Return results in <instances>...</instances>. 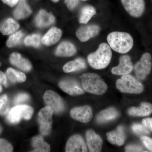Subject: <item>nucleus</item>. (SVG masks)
<instances>
[{
	"instance_id": "nucleus-8",
	"label": "nucleus",
	"mask_w": 152,
	"mask_h": 152,
	"mask_svg": "<svg viewBox=\"0 0 152 152\" xmlns=\"http://www.w3.org/2000/svg\"><path fill=\"white\" fill-rule=\"evenodd\" d=\"M43 99L47 105L51 107L56 113H60L64 110V101L53 91H47L44 95Z\"/></svg>"
},
{
	"instance_id": "nucleus-29",
	"label": "nucleus",
	"mask_w": 152,
	"mask_h": 152,
	"mask_svg": "<svg viewBox=\"0 0 152 152\" xmlns=\"http://www.w3.org/2000/svg\"><path fill=\"white\" fill-rule=\"evenodd\" d=\"M23 35L22 31H19L12 34L6 43L7 46L8 48L15 46L20 43Z\"/></svg>"
},
{
	"instance_id": "nucleus-6",
	"label": "nucleus",
	"mask_w": 152,
	"mask_h": 152,
	"mask_svg": "<svg viewBox=\"0 0 152 152\" xmlns=\"http://www.w3.org/2000/svg\"><path fill=\"white\" fill-rule=\"evenodd\" d=\"M54 111L47 106L42 109L38 114V121L40 132L44 136L49 135L51 131Z\"/></svg>"
},
{
	"instance_id": "nucleus-36",
	"label": "nucleus",
	"mask_w": 152,
	"mask_h": 152,
	"mask_svg": "<svg viewBox=\"0 0 152 152\" xmlns=\"http://www.w3.org/2000/svg\"><path fill=\"white\" fill-rule=\"evenodd\" d=\"M79 3V0H65V3L68 9L72 10L77 7Z\"/></svg>"
},
{
	"instance_id": "nucleus-3",
	"label": "nucleus",
	"mask_w": 152,
	"mask_h": 152,
	"mask_svg": "<svg viewBox=\"0 0 152 152\" xmlns=\"http://www.w3.org/2000/svg\"><path fill=\"white\" fill-rule=\"evenodd\" d=\"M80 77L83 88L87 92L95 95H102L107 90V86L97 74L87 73L83 74Z\"/></svg>"
},
{
	"instance_id": "nucleus-23",
	"label": "nucleus",
	"mask_w": 152,
	"mask_h": 152,
	"mask_svg": "<svg viewBox=\"0 0 152 152\" xmlns=\"http://www.w3.org/2000/svg\"><path fill=\"white\" fill-rule=\"evenodd\" d=\"M20 25L14 19H6L0 23V31L4 35L12 34L18 29Z\"/></svg>"
},
{
	"instance_id": "nucleus-21",
	"label": "nucleus",
	"mask_w": 152,
	"mask_h": 152,
	"mask_svg": "<svg viewBox=\"0 0 152 152\" xmlns=\"http://www.w3.org/2000/svg\"><path fill=\"white\" fill-rule=\"evenodd\" d=\"M77 49L74 45L69 42L61 43L57 48L56 54L58 56L70 57L75 54Z\"/></svg>"
},
{
	"instance_id": "nucleus-20",
	"label": "nucleus",
	"mask_w": 152,
	"mask_h": 152,
	"mask_svg": "<svg viewBox=\"0 0 152 152\" xmlns=\"http://www.w3.org/2000/svg\"><path fill=\"white\" fill-rule=\"evenodd\" d=\"M119 115L116 109L110 107L102 111L96 116L97 122L99 124H103L115 119Z\"/></svg>"
},
{
	"instance_id": "nucleus-31",
	"label": "nucleus",
	"mask_w": 152,
	"mask_h": 152,
	"mask_svg": "<svg viewBox=\"0 0 152 152\" xmlns=\"http://www.w3.org/2000/svg\"><path fill=\"white\" fill-rule=\"evenodd\" d=\"M132 130L136 134L138 135H145L150 134L149 130L143 125L134 124L132 126Z\"/></svg>"
},
{
	"instance_id": "nucleus-35",
	"label": "nucleus",
	"mask_w": 152,
	"mask_h": 152,
	"mask_svg": "<svg viewBox=\"0 0 152 152\" xmlns=\"http://www.w3.org/2000/svg\"><path fill=\"white\" fill-rule=\"evenodd\" d=\"M126 152H142L143 149L141 147L137 145H129L126 147Z\"/></svg>"
},
{
	"instance_id": "nucleus-2",
	"label": "nucleus",
	"mask_w": 152,
	"mask_h": 152,
	"mask_svg": "<svg viewBox=\"0 0 152 152\" xmlns=\"http://www.w3.org/2000/svg\"><path fill=\"white\" fill-rule=\"evenodd\" d=\"M111 48L108 44L103 43L99 45L96 51L89 55L88 62L90 65L96 69L107 67L111 60Z\"/></svg>"
},
{
	"instance_id": "nucleus-34",
	"label": "nucleus",
	"mask_w": 152,
	"mask_h": 152,
	"mask_svg": "<svg viewBox=\"0 0 152 152\" xmlns=\"http://www.w3.org/2000/svg\"><path fill=\"white\" fill-rule=\"evenodd\" d=\"M141 139L147 148L150 151L152 152V139L144 136L141 138Z\"/></svg>"
},
{
	"instance_id": "nucleus-17",
	"label": "nucleus",
	"mask_w": 152,
	"mask_h": 152,
	"mask_svg": "<svg viewBox=\"0 0 152 152\" xmlns=\"http://www.w3.org/2000/svg\"><path fill=\"white\" fill-rule=\"evenodd\" d=\"M62 34V31L59 29L52 28L42 38V42L48 46H51L59 40Z\"/></svg>"
},
{
	"instance_id": "nucleus-1",
	"label": "nucleus",
	"mask_w": 152,
	"mask_h": 152,
	"mask_svg": "<svg viewBox=\"0 0 152 152\" xmlns=\"http://www.w3.org/2000/svg\"><path fill=\"white\" fill-rule=\"evenodd\" d=\"M107 40L111 48L121 54L129 51L134 45V40L131 35L123 32L110 33L107 36Z\"/></svg>"
},
{
	"instance_id": "nucleus-22",
	"label": "nucleus",
	"mask_w": 152,
	"mask_h": 152,
	"mask_svg": "<svg viewBox=\"0 0 152 152\" xmlns=\"http://www.w3.org/2000/svg\"><path fill=\"white\" fill-rule=\"evenodd\" d=\"M55 18L52 14L48 13L44 10H41L36 17L35 23L38 27H46L53 23Z\"/></svg>"
},
{
	"instance_id": "nucleus-43",
	"label": "nucleus",
	"mask_w": 152,
	"mask_h": 152,
	"mask_svg": "<svg viewBox=\"0 0 152 152\" xmlns=\"http://www.w3.org/2000/svg\"><path fill=\"white\" fill-rule=\"evenodd\" d=\"M2 128L1 126L0 125V134L2 132Z\"/></svg>"
},
{
	"instance_id": "nucleus-47",
	"label": "nucleus",
	"mask_w": 152,
	"mask_h": 152,
	"mask_svg": "<svg viewBox=\"0 0 152 152\" xmlns=\"http://www.w3.org/2000/svg\"></svg>"
},
{
	"instance_id": "nucleus-46",
	"label": "nucleus",
	"mask_w": 152,
	"mask_h": 152,
	"mask_svg": "<svg viewBox=\"0 0 152 152\" xmlns=\"http://www.w3.org/2000/svg\"><path fill=\"white\" fill-rule=\"evenodd\" d=\"M0 66H1V63H0Z\"/></svg>"
},
{
	"instance_id": "nucleus-44",
	"label": "nucleus",
	"mask_w": 152,
	"mask_h": 152,
	"mask_svg": "<svg viewBox=\"0 0 152 152\" xmlns=\"http://www.w3.org/2000/svg\"><path fill=\"white\" fill-rule=\"evenodd\" d=\"M53 1L55 2H57L59 0H52Z\"/></svg>"
},
{
	"instance_id": "nucleus-45",
	"label": "nucleus",
	"mask_w": 152,
	"mask_h": 152,
	"mask_svg": "<svg viewBox=\"0 0 152 152\" xmlns=\"http://www.w3.org/2000/svg\"><path fill=\"white\" fill-rule=\"evenodd\" d=\"M82 1H86V0H82Z\"/></svg>"
},
{
	"instance_id": "nucleus-40",
	"label": "nucleus",
	"mask_w": 152,
	"mask_h": 152,
	"mask_svg": "<svg viewBox=\"0 0 152 152\" xmlns=\"http://www.w3.org/2000/svg\"><path fill=\"white\" fill-rule=\"evenodd\" d=\"M3 2L7 4L11 7H13L19 2V0H2Z\"/></svg>"
},
{
	"instance_id": "nucleus-38",
	"label": "nucleus",
	"mask_w": 152,
	"mask_h": 152,
	"mask_svg": "<svg viewBox=\"0 0 152 152\" xmlns=\"http://www.w3.org/2000/svg\"><path fill=\"white\" fill-rule=\"evenodd\" d=\"M0 84L7 86V75L1 71H0Z\"/></svg>"
},
{
	"instance_id": "nucleus-14",
	"label": "nucleus",
	"mask_w": 152,
	"mask_h": 152,
	"mask_svg": "<svg viewBox=\"0 0 152 152\" xmlns=\"http://www.w3.org/2000/svg\"><path fill=\"white\" fill-rule=\"evenodd\" d=\"M100 28L97 25H90L80 28L76 32V35L82 42H86L97 35Z\"/></svg>"
},
{
	"instance_id": "nucleus-10",
	"label": "nucleus",
	"mask_w": 152,
	"mask_h": 152,
	"mask_svg": "<svg viewBox=\"0 0 152 152\" xmlns=\"http://www.w3.org/2000/svg\"><path fill=\"white\" fill-rule=\"evenodd\" d=\"M71 117L74 119L82 123H87L93 118L92 109L89 106H84L72 109L70 112Z\"/></svg>"
},
{
	"instance_id": "nucleus-24",
	"label": "nucleus",
	"mask_w": 152,
	"mask_h": 152,
	"mask_svg": "<svg viewBox=\"0 0 152 152\" xmlns=\"http://www.w3.org/2000/svg\"><path fill=\"white\" fill-rule=\"evenodd\" d=\"M14 12V16L17 19H22L29 15L32 11L26 2V0H20Z\"/></svg>"
},
{
	"instance_id": "nucleus-18",
	"label": "nucleus",
	"mask_w": 152,
	"mask_h": 152,
	"mask_svg": "<svg viewBox=\"0 0 152 152\" xmlns=\"http://www.w3.org/2000/svg\"><path fill=\"white\" fill-rule=\"evenodd\" d=\"M10 61L12 64L25 72H28L31 69L32 66L30 62L18 53H12Z\"/></svg>"
},
{
	"instance_id": "nucleus-7",
	"label": "nucleus",
	"mask_w": 152,
	"mask_h": 152,
	"mask_svg": "<svg viewBox=\"0 0 152 152\" xmlns=\"http://www.w3.org/2000/svg\"><path fill=\"white\" fill-rule=\"evenodd\" d=\"M152 66L151 56L149 53H145L134 67L137 77L140 80H145L151 73Z\"/></svg>"
},
{
	"instance_id": "nucleus-37",
	"label": "nucleus",
	"mask_w": 152,
	"mask_h": 152,
	"mask_svg": "<svg viewBox=\"0 0 152 152\" xmlns=\"http://www.w3.org/2000/svg\"><path fill=\"white\" fill-rule=\"evenodd\" d=\"M142 124L148 130L152 132V118H146L142 121Z\"/></svg>"
},
{
	"instance_id": "nucleus-30",
	"label": "nucleus",
	"mask_w": 152,
	"mask_h": 152,
	"mask_svg": "<svg viewBox=\"0 0 152 152\" xmlns=\"http://www.w3.org/2000/svg\"><path fill=\"white\" fill-rule=\"evenodd\" d=\"M42 38L40 35L38 34H34L28 36L25 39L24 43L28 46H33L38 48L40 45Z\"/></svg>"
},
{
	"instance_id": "nucleus-26",
	"label": "nucleus",
	"mask_w": 152,
	"mask_h": 152,
	"mask_svg": "<svg viewBox=\"0 0 152 152\" xmlns=\"http://www.w3.org/2000/svg\"><path fill=\"white\" fill-rule=\"evenodd\" d=\"M32 145L34 149L32 152H48L50 151V145L44 141L41 136L34 137L32 140Z\"/></svg>"
},
{
	"instance_id": "nucleus-28",
	"label": "nucleus",
	"mask_w": 152,
	"mask_h": 152,
	"mask_svg": "<svg viewBox=\"0 0 152 152\" xmlns=\"http://www.w3.org/2000/svg\"><path fill=\"white\" fill-rule=\"evenodd\" d=\"M96 14V10L91 6H86L82 9L80 17V23L86 24Z\"/></svg>"
},
{
	"instance_id": "nucleus-13",
	"label": "nucleus",
	"mask_w": 152,
	"mask_h": 152,
	"mask_svg": "<svg viewBox=\"0 0 152 152\" xmlns=\"http://www.w3.org/2000/svg\"><path fill=\"white\" fill-rule=\"evenodd\" d=\"M59 86L64 91L71 96H78L84 93L78 83L73 80H63L59 83Z\"/></svg>"
},
{
	"instance_id": "nucleus-33",
	"label": "nucleus",
	"mask_w": 152,
	"mask_h": 152,
	"mask_svg": "<svg viewBox=\"0 0 152 152\" xmlns=\"http://www.w3.org/2000/svg\"><path fill=\"white\" fill-rule=\"evenodd\" d=\"M29 99L28 95L25 93L19 94L15 97L14 99V103L15 104H18L23 102H26Z\"/></svg>"
},
{
	"instance_id": "nucleus-9",
	"label": "nucleus",
	"mask_w": 152,
	"mask_h": 152,
	"mask_svg": "<svg viewBox=\"0 0 152 152\" xmlns=\"http://www.w3.org/2000/svg\"><path fill=\"white\" fill-rule=\"evenodd\" d=\"M126 11L134 18H140L145 9V0H121Z\"/></svg>"
},
{
	"instance_id": "nucleus-39",
	"label": "nucleus",
	"mask_w": 152,
	"mask_h": 152,
	"mask_svg": "<svg viewBox=\"0 0 152 152\" xmlns=\"http://www.w3.org/2000/svg\"><path fill=\"white\" fill-rule=\"evenodd\" d=\"M8 102V100L7 95H3L0 97V110Z\"/></svg>"
},
{
	"instance_id": "nucleus-5",
	"label": "nucleus",
	"mask_w": 152,
	"mask_h": 152,
	"mask_svg": "<svg viewBox=\"0 0 152 152\" xmlns=\"http://www.w3.org/2000/svg\"><path fill=\"white\" fill-rule=\"evenodd\" d=\"M34 110L27 105H20L12 108L8 114L7 119L10 123H18L22 119L28 120L32 116Z\"/></svg>"
},
{
	"instance_id": "nucleus-25",
	"label": "nucleus",
	"mask_w": 152,
	"mask_h": 152,
	"mask_svg": "<svg viewBox=\"0 0 152 152\" xmlns=\"http://www.w3.org/2000/svg\"><path fill=\"white\" fill-rule=\"evenodd\" d=\"M86 68V64L84 60L79 58L66 63L63 67V70L65 72L69 73Z\"/></svg>"
},
{
	"instance_id": "nucleus-27",
	"label": "nucleus",
	"mask_w": 152,
	"mask_h": 152,
	"mask_svg": "<svg viewBox=\"0 0 152 152\" xmlns=\"http://www.w3.org/2000/svg\"><path fill=\"white\" fill-rule=\"evenodd\" d=\"M6 75L9 80L12 83H23L26 80V77L24 73L16 70L12 68H9L7 69Z\"/></svg>"
},
{
	"instance_id": "nucleus-16",
	"label": "nucleus",
	"mask_w": 152,
	"mask_h": 152,
	"mask_svg": "<svg viewBox=\"0 0 152 152\" xmlns=\"http://www.w3.org/2000/svg\"><path fill=\"white\" fill-rule=\"evenodd\" d=\"M107 136L108 140L113 145L121 146L124 143L125 134L122 126H119L115 131L107 133Z\"/></svg>"
},
{
	"instance_id": "nucleus-15",
	"label": "nucleus",
	"mask_w": 152,
	"mask_h": 152,
	"mask_svg": "<svg viewBox=\"0 0 152 152\" xmlns=\"http://www.w3.org/2000/svg\"><path fill=\"white\" fill-rule=\"evenodd\" d=\"M86 137L89 151L101 152L103 142L100 137L92 130L87 131Z\"/></svg>"
},
{
	"instance_id": "nucleus-4",
	"label": "nucleus",
	"mask_w": 152,
	"mask_h": 152,
	"mask_svg": "<svg viewBox=\"0 0 152 152\" xmlns=\"http://www.w3.org/2000/svg\"><path fill=\"white\" fill-rule=\"evenodd\" d=\"M116 85L121 92L132 94H140L143 91L144 87L141 83L131 75H122L117 80Z\"/></svg>"
},
{
	"instance_id": "nucleus-32",
	"label": "nucleus",
	"mask_w": 152,
	"mask_h": 152,
	"mask_svg": "<svg viewBox=\"0 0 152 152\" xmlns=\"http://www.w3.org/2000/svg\"><path fill=\"white\" fill-rule=\"evenodd\" d=\"M13 151L12 146L6 140L0 139V152H11Z\"/></svg>"
},
{
	"instance_id": "nucleus-42",
	"label": "nucleus",
	"mask_w": 152,
	"mask_h": 152,
	"mask_svg": "<svg viewBox=\"0 0 152 152\" xmlns=\"http://www.w3.org/2000/svg\"><path fill=\"white\" fill-rule=\"evenodd\" d=\"M2 91V87L1 85L0 84V93Z\"/></svg>"
},
{
	"instance_id": "nucleus-41",
	"label": "nucleus",
	"mask_w": 152,
	"mask_h": 152,
	"mask_svg": "<svg viewBox=\"0 0 152 152\" xmlns=\"http://www.w3.org/2000/svg\"><path fill=\"white\" fill-rule=\"evenodd\" d=\"M9 108H10V107H9V102H8L0 110V114L1 115H4L7 113L8 112H9Z\"/></svg>"
},
{
	"instance_id": "nucleus-11",
	"label": "nucleus",
	"mask_w": 152,
	"mask_h": 152,
	"mask_svg": "<svg viewBox=\"0 0 152 152\" xmlns=\"http://www.w3.org/2000/svg\"><path fill=\"white\" fill-rule=\"evenodd\" d=\"M66 152H88L86 145L81 136L75 135L71 137L67 142Z\"/></svg>"
},
{
	"instance_id": "nucleus-12",
	"label": "nucleus",
	"mask_w": 152,
	"mask_h": 152,
	"mask_svg": "<svg viewBox=\"0 0 152 152\" xmlns=\"http://www.w3.org/2000/svg\"><path fill=\"white\" fill-rule=\"evenodd\" d=\"M133 68L130 57L125 55L120 58L119 64L112 69V73L115 75H124L129 74L132 71Z\"/></svg>"
},
{
	"instance_id": "nucleus-19",
	"label": "nucleus",
	"mask_w": 152,
	"mask_h": 152,
	"mask_svg": "<svg viewBox=\"0 0 152 152\" xmlns=\"http://www.w3.org/2000/svg\"><path fill=\"white\" fill-rule=\"evenodd\" d=\"M128 113L132 116H148L152 113V104L150 103L142 102L140 107L131 108L128 110Z\"/></svg>"
}]
</instances>
